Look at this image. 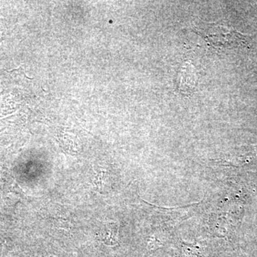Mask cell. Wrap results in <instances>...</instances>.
Listing matches in <instances>:
<instances>
[{"mask_svg":"<svg viewBox=\"0 0 257 257\" xmlns=\"http://www.w3.org/2000/svg\"><path fill=\"white\" fill-rule=\"evenodd\" d=\"M197 31L196 32H199L209 45L219 50L237 46L243 42V37L241 33L220 25L209 24L199 28Z\"/></svg>","mask_w":257,"mask_h":257,"instance_id":"1","label":"cell"},{"mask_svg":"<svg viewBox=\"0 0 257 257\" xmlns=\"http://www.w3.org/2000/svg\"><path fill=\"white\" fill-rule=\"evenodd\" d=\"M196 85V74L194 67L189 62H184L179 74V89L184 94H189L194 90Z\"/></svg>","mask_w":257,"mask_h":257,"instance_id":"2","label":"cell"},{"mask_svg":"<svg viewBox=\"0 0 257 257\" xmlns=\"http://www.w3.org/2000/svg\"><path fill=\"white\" fill-rule=\"evenodd\" d=\"M118 231H119V226L116 223H106L103 225L100 231L101 239L104 242L108 243L109 244H114L117 240Z\"/></svg>","mask_w":257,"mask_h":257,"instance_id":"3","label":"cell"},{"mask_svg":"<svg viewBox=\"0 0 257 257\" xmlns=\"http://www.w3.org/2000/svg\"><path fill=\"white\" fill-rule=\"evenodd\" d=\"M182 252L184 257H199V252L195 248H191L190 246H184Z\"/></svg>","mask_w":257,"mask_h":257,"instance_id":"4","label":"cell"}]
</instances>
